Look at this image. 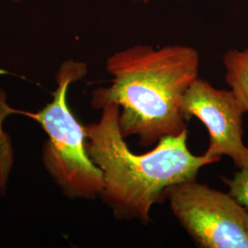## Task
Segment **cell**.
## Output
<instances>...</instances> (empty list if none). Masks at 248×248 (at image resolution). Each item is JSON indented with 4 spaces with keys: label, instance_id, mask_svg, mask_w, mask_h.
Instances as JSON below:
<instances>
[{
    "label": "cell",
    "instance_id": "obj_1",
    "mask_svg": "<svg viewBox=\"0 0 248 248\" xmlns=\"http://www.w3.org/2000/svg\"><path fill=\"white\" fill-rule=\"evenodd\" d=\"M200 63V54L187 45L125 48L107 59L111 85L92 92L91 106L98 109L109 104L120 107L119 124L124 138L137 136L139 145L149 148L167 136L187 131L181 104L199 78Z\"/></svg>",
    "mask_w": 248,
    "mask_h": 248
},
{
    "label": "cell",
    "instance_id": "obj_2",
    "mask_svg": "<svg viewBox=\"0 0 248 248\" xmlns=\"http://www.w3.org/2000/svg\"><path fill=\"white\" fill-rule=\"evenodd\" d=\"M120 107L101 108L97 123L85 126L90 159L100 169V199L118 221L152 222L154 205L166 199L170 186L194 179L200 170L213 164L204 155H193L187 146V131L167 136L144 154H135L121 132Z\"/></svg>",
    "mask_w": 248,
    "mask_h": 248
},
{
    "label": "cell",
    "instance_id": "obj_3",
    "mask_svg": "<svg viewBox=\"0 0 248 248\" xmlns=\"http://www.w3.org/2000/svg\"><path fill=\"white\" fill-rule=\"evenodd\" d=\"M87 74L85 62H62L56 74L53 100L37 113H23L37 121L47 133L42 150L44 166L55 185L70 200H94L103 189L102 173L87 151L85 126L72 112L67 99L69 87Z\"/></svg>",
    "mask_w": 248,
    "mask_h": 248
},
{
    "label": "cell",
    "instance_id": "obj_4",
    "mask_svg": "<svg viewBox=\"0 0 248 248\" xmlns=\"http://www.w3.org/2000/svg\"><path fill=\"white\" fill-rule=\"evenodd\" d=\"M171 213L201 248H248V211L229 193L197 179L168 188Z\"/></svg>",
    "mask_w": 248,
    "mask_h": 248
},
{
    "label": "cell",
    "instance_id": "obj_5",
    "mask_svg": "<svg viewBox=\"0 0 248 248\" xmlns=\"http://www.w3.org/2000/svg\"><path fill=\"white\" fill-rule=\"evenodd\" d=\"M181 111L187 120L197 118L208 130L206 157L214 164L227 156L237 169L244 166L248 157V146L243 140L245 112L230 89L214 88L199 77L186 90Z\"/></svg>",
    "mask_w": 248,
    "mask_h": 248
},
{
    "label": "cell",
    "instance_id": "obj_6",
    "mask_svg": "<svg viewBox=\"0 0 248 248\" xmlns=\"http://www.w3.org/2000/svg\"><path fill=\"white\" fill-rule=\"evenodd\" d=\"M225 82L245 113H248V48L229 49L222 56Z\"/></svg>",
    "mask_w": 248,
    "mask_h": 248
},
{
    "label": "cell",
    "instance_id": "obj_7",
    "mask_svg": "<svg viewBox=\"0 0 248 248\" xmlns=\"http://www.w3.org/2000/svg\"><path fill=\"white\" fill-rule=\"evenodd\" d=\"M222 180L228 186V193L248 211V157L244 166L238 169L232 177H223Z\"/></svg>",
    "mask_w": 248,
    "mask_h": 248
},
{
    "label": "cell",
    "instance_id": "obj_8",
    "mask_svg": "<svg viewBox=\"0 0 248 248\" xmlns=\"http://www.w3.org/2000/svg\"><path fill=\"white\" fill-rule=\"evenodd\" d=\"M139 2H142V3H147V2H150L152 0H137Z\"/></svg>",
    "mask_w": 248,
    "mask_h": 248
},
{
    "label": "cell",
    "instance_id": "obj_9",
    "mask_svg": "<svg viewBox=\"0 0 248 248\" xmlns=\"http://www.w3.org/2000/svg\"><path fill=\"white\" fill-rule=\"evenodd\" d=\"M12 1H15V2H18L19 0H12Z\"/></svg>",
    "mask_w": 248,
    "mask_h": 248
}]
</instances>
